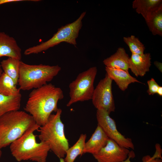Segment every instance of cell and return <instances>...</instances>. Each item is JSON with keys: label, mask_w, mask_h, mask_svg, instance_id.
I'll return each instance as SVG.
<instances>
[{"label": "cell", "mask_w": 162, "mask_h": 162, "mask_svg": "<svg viewBox=\"0 0 162 162\" xmlns=\"http://www.w3.org/2000/svg\"><path fill=\"white\" fill-rule=\"evenodd\" d=\"M63 98L61 88L47 83L31 92L24 109L41 126L46 122L52 112L57 111L58 102Z\"/></svg>", "instance_id": "6da1fadb"}, {"label": "cell", "mask_w": 162, "mask_h": 162, "mask_svg": "<svg viewBox=\"0 0 162 162\" xmlns=\"http://www.w3.org/2000/svg\"><path fill=\"white\" fill-rule=\"evenodd\" d=\"M40 127L34 124L10 145L11 154L17 161L30 160L46 162L50 148L45 142H38L34 134Z\"/></svg>", "instance_id": "7a4b0ae2"}, {"label": "cell", "mask_w": 162, "mask_h": 162, "mask_svg": "<svg viewBox=\"0 0 162 162\" xmlns=\"http://www.w3.org/2000/svg\"><path fill=\"white\" fill-rule=\"evenodd\" d=\"M36 123L32 116L25 111L7 112L0 117V147L10 145Z\"/></svg>", "instance_id": "3957f363"}, {"label": "cell", "mask_w": 162, "mask_h": 162, "mask_svg": "<svg viewBox=\"0 0 162 162\" xmlns=\"http://www.w3.org/2000/svg\"><path fill=\"white\" fill-rule=\"evenodd\" d=\"M62 110L58 108L55 114H51L46 122L40 126L38 131L40 142L46 143L50 150L59 159L64 158L69 148L66 137L64 125L61 118Z\"/></svg>", "instance_id": "277c9868"}, {"label": "cell", "mask_w": 162, "mask_h": 162, "mask_svg": "<svg viewBox=\"0 0 162 162\" xmlns=\"http://www.w3.org/2000/svg\"><path fill=\"white\" fill-rule=\"evenodd\" d=\"M58 65H31L21 60L18 84L24 91L40 88L51 81L61 70Z\"/></svg>", "instance_id": "5b68a950"}, {"label": "cell", "mask_w": 162, "mask_h": 162, "mask_svg": "<svg viewBox=\"0 0 162 162\" xmlns=\"http://www.w3.org/2000/svg\"><path fill=\"white\" fill-rule=\"evenodd\" d=\"M86 12L82 13L74 22L62 26L50 39L39 44L26 49L24 52L25 55L37 54L65 42L75 46L80 29L82 26L83 18Z\"/></svg>", "instance_id": "8992f818"}, {"label": "cell", "mask_w": 162, "mask_h": 162, "mask_svg": "<svg viewBox=\"0 0 162 162\" xmlns=\"http://www.w3.org/2000/svg\"><path fill=\"white\" fill-rule=\"evenodd\" d=\"M97 72L96 67H91L79 74L75 80L69 84L70 99L67 106H70L78 101L91 100Z\"/></svg>", "instance_id": "52a82bcc"}, {"label": "cell", "mask_w": 162, "mask_h": 162, "mask_svg": "<svg viewBox=\"0 0 162 162\" xmlns=\"http://www.w3.org/2000/svg\"><path fill=\"white\" fill-rule=\"evenodd\" d=\"M112 80L106 74L94 88L92 99L97 110L105 111L110 114L115 111V106L112 91Z\"/></svg>", "instance_id": "ba28073f"}, {"label": "cell", "mask_w": 162, "mask_h": 162, "mask_svg": "<svg viewBox=\"0 0 162 162\" xmlns=\"http://www.w3.org/2000/svg\"><path fill=\"white\" fill-rule=\"evenodd\" d=\"M96 118L99 125L109 138L120 146L128 149H134V145L131 139L126 137L118 130L116 122L110 116V114L102 110H97Z\"/></svg>", "instance_id": "9c48e42d"}, {"label": "cell", "mask_w": 162, "mask_h": 162, "mask_svg": "<svg viewBox=\"0 0 162 162\" xmlns=\"http://www.w3.org/2000/svg\"><path fill=\"white\" fill-rule=\"evenodd\" d=\"M130 152L109 138L106 145L93 156L98 162H121L128 158Z\"/></svg>", "instance_id": "30bf717a"}, {"label": "cell", "mask_w": 162, "mask_h": 162, "mask_svg": "<svg viewBox=\"0 0 162 162\" xmlns=\"http://www.w3.org/2000/svg\"><path fill=\"white\" fill-rule=\"evenodd\" d=\"M21 52L14 38L0 31V58L7 56L21 60Z\"/></svg>", "instance_id": "8fae6325"}, {"label": "cell", "mask_w": 162, "mask_h": 162, "mask_svg": "<svg viewBox=\"0 0 162 162\" xmlns=\"http://www.w3.org/2000/svg\"><path fill=\"white\" fill-rule=\"evenodd\" d=\"M151 59L149 53L132 54L129 60V69L136 76H143L149 70Z\"/></svg>", "instance_id": "7c38bea8"}, {"label": "cell", "mask_w": 162, "mask_h": 162, "mask_svg": "<svg viewBox=\"0 0 162 162\" xmlns=\"http://www.w3.org/2000/svg\"><path fill=\"white\" fill-rule=\"evenodd\" d=\"M109 137L101 127L98 125L89 139L86 142L83 154L92 155L98 153L106 144Z\"/></svg>", "instance_id": "4fadbf2b"}, {"label": "cell", "mask_w": 162, "mask_h": 162, "mask_svg": "<svg viewBox=\"0 0 162 162\" xmlns=\"http://www.w3.org/2000/svg\"><path fill=\"white\" fill-rule=\"evenodd\" d=\"M105 70L107 75L115 81L119 88L122 91L127 89L131 83L137 82L142 83L132 76L128 72L124 70L105 67Z\"/></svg>", "instance_id": "5bb4252c"}, {"label": "cell", "mask_w": 162, "mask_h": 162, "mask_svg": "<svg viewBox=\"0 0 162 162\" xmlns=\"http://www.w3.org/2000/svg\"><path fill=\"white\" fill-rule=\"evenodd\" d=\"M132 7L136 12L141 14L146 21L155 12L162 8L161 0H135Z\"/></svg>", "instance_id": "9a60e30c"}, {"label": "cell", "mask_w": 162, "mask_h": 162, "mask_svg": "<svg viewBox=\"0 0 162 162\" xmlns=\"http://www.w3.org/2000/svg\"><path fill=\"white\" fill-rule=\"evenodd\" d=\"M129 58L125 49L120 47L115 53L104 59L103 62L106 67L121 69L128 72Z\"/></svg>", "instance_id": "2e32d148"}, {"label": "cell", "mask_w": 162, "mask_h": 162, "mask_svg": "<svg viewBox=\"0 0 162 162\" xmlns=\"http://www.w3.org/2000/svg\"><path fill=\"white\" fill-rule=\"evenodd\" d=\"M21 98L20 93L11 96L0 94V117L9 112L19 110Z\"/></svg>", "instance_id": "e0dca14e"}, {"label": "cell", "mask_w": 162, "mask_h": 162, "mask_svg": "<svg viewBox=\"0 0 162 162\" xmlns=\"http://www.w3.org/2000/svg\"><path fill=\"white\" fill-rule=\"evenodd\" d=\"M20 61L8 58L3 60L0 64L3 72L11 78L16 85L19 77Z\"/></svg>", "instance_id": "ac0fdd59"}, {"label": "cell", "mask_w": 162, "mask_h": 162, "mask_svg": "<svg viewBox=\"0 0 162 162\" xmlns=\"http://www.w3.org/2000/svg\"><path fill=\"white\" fill-rule=\"evenodd\" d=\"M86 137V134H81L75 143L67 149L64 158L65 162H74L79 155L83 154Z\"/></svg>", "instance_id": "d6986e66"}, {"label": "cell", "mask_w": 162, "mask_h": 162, "mask_svg": "<svg viewBox=\"0 0 162 162\" xmlns=\"http://www.w3.org/2000/svg\"><path fill=\"white\" fill-rule=\"evenodd\" d=\"M16 85L11 78L3 72L0 76V94L7 96L19 94L20 89Z\"/></svg>", "instance_id": "ffe728a7"}, {"label": "cell", "mask_w": 162, "mask_h": 162, "mask_svg": "<svg viewBox=\"0 0 162 162\" xmlns=\"http://www.w3.org/2000/svg\"><path fill=\"white\" fill-rule=\"evenodd\" d=\"M149 30L154 35L162 36V8L160 9L146 21Z\"/></svg>", "instance_id": "44dd1931"}, {"label": "cell", "mask_w": 162, "mask_h": 162, "mask_svg": "<svg viewBox=\"0 0 162 162\" xmlns=\"http://www.w3.org/2000/svg\"><path fill=\"white\" fill-rule=\"evenodd\" d=\"M123 40L129 47L132 54L144 53L145 49L144 45L135 36L132 35L129 37H124Z\"/></svg>", "instance_id": "7402d4cb"}, {"label": "cell", "mask_w": 162, "mask_h": 162, "mask_svg": "<svg viewBox=\"0 0 162 162\" xmlns=\"http://www.w3.org/2000/svg\"><path fill=\"white\" fill-rule=\"evenodd\" d=\"M155 152L152 156L149 155L144 156L142 162H162V149L159 147L155 148Z\"/></svg>", "instance_id": "603a6c76"}, {"label": "cell", "mask_w": 162, "mask_h": 162, "mask_svg": "<svg viewBox=\"0 0 162 162\" xmlns=\"http://www.w3.org/2000/svg\"><path fill=\"white\" fill-rule=\"evenodd\" d=\"M148 89L147 92L149 95H153L157 93L160 86L156 82L154 79L152 78L147 81Z\"/></svg>", "instance_id": "cb8c5ba5"}, {"label": "cell", "mask_w": 162, "mask_h": 162, "mask_svg": "<svg viewBox=\"0 0 162 162\" xmlns=\"http://www.w3.org/2000/svg\"><path fill=\"white\" fill-rule=\"evenodd\" d=\"M39 1L38 0H0V5L7 3H10V2H22L23 1Z\"/></svg>", "instance_id": "d4e9b609"}, {"label": "cell", "mask_w": 162, "mask_h": 162, "mask_svg": "<svg viewBox=\"0 0 162 162\" xmlns=\"http://www.w3.org/2000/svg\"><path fill=\"white\" fill-rule=\"evenodd\" d=\"M135 157V154L134 152L131 151L130 152L128 158L124 160L121 162H131L130 159L131 158H133Z\"/></svg>", "instance_id": "484cf974"}, {"label": "cell", "mask_w": 162, "mask_h": 162, "mask_svg": "<svg viewBox=\"0 0 162 162\" xmlns=\"http://www.w3.org/2000/svg\"><path fill=\"white\" fill-rule=\"evenodd\" d=\"M157 93L160 96H162V87L160 86H159L157 91Z\"/></svg>", "instance_id": "4316f807"}, {"label": "cell", "mask_w": 162, "mask_h": 162, "mask_svg": "<svg viewBox=\"0 0 162 162\" xmlns=\"http://www.w3.org/2000/svg\"><path fill=\"white\" fill-rule=\"evenodd\" d=\"M3 73V70L1 68L0 64V76Z\"/></svg>", "instance_id": "83f0119b"}, {"label": "cell", "mask_w": 162, "mask_h": 162, "mask_svg": "<svg viewBox=\"0 0 162 162\" xmlns=\"http://www.w3.org/2000/svg\"><path fill=\"white\" fill-rule=\"evenodd\" d=\"M60 162H65L64 158H61L59 159Z\"/></svg>", "instance_id": "f1b7e54d"}, {"label": "cell", "mask_w": 162, "mask_h": 162, "mask_svg": "<svg viewBox=\"0 0 162 162\" xmlns=\"http://www.w3.org/2000/svg\"><path fill=\"white\" fill-rule=\"evenodd\" d=\"M2 148L0 147V158L1 157L2 155V152L1 151Z\"/></svg>", "instance_id": "f546056e"}]
</instances>
